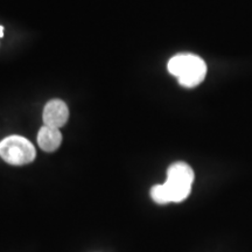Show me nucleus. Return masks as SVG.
<instances>
[{"label": "nucleus", "instance_id": "4", "mask_svg": "<svg viewBox=\"0 0 252 252\" xmlns=\"http://www.w3.org/2000/svg\"><path fill=\"white\" fill-rule=\"evenodd\" d=\"M43 123L49 127L60 128L65 124L69 118L67 104L60 99H52L43 109Z\"/></svg>", "mask_w": 252, "mask_h": 252}, {"label": "nucleus", "instance_id": "5", "mask_svg": "<svg viewBox=\"0 0 252 252\" xmlns=\"http://www.w3.org/2000/svg\"><path fill=\"white\" fill-rule=\"evenodd\" d=\"M62 143V134L59 128L43 125L37 133V144L46 152H54Z\"/></svg>", "mask_w": 252, "mask_h": 252}, {"label": "nucleus", "instance_id": "2", "mask_svg": "<svg viewBox=\"0 0 252 252\" xmlns=\"http://www.w3.org/2000/svg\"><path fill=\"white\" fill-rule=\"evenodd\" d=\"M169 74L178 77L179 83L185 88H195L202 83L207 75V64L200 56L188 53L178 54L167 64Z\"/></svg>", "mask_w": 252, "mask_h": 252}, {"label": "nucleus", "instance_id": "3", "mask_svg": "<svg viewBox=\"0 0 252 252\" xmlns=\"http://www.w3.org/2000/svg\"><path fill=\"white\" fill-rule=\"evenodd\" d=\"M0 157L9 165L23 166L35 159L36 151L33 144L20 135H9L0 141Z\"/></svg>", "mask_w": 252, "mask_h": 252}, {"label": "nucleus", "instance_id": "1", "mask_svg": "<svg viewBox=\"0 0 252 252\" xmlns=\"http://www.w3.org/2000/svg\"><path fill=\"white\" fill-rule=\"evenodd\" d=\"M194 179V171L188 163L182 161L172 163L167 169L165 184L153 186L151 197L158 204L182 202L190 194Z\"/></svg>", "mask_w": 252, "mask_h": 252}, {"label": "nucleus", "instance_id": "6", "mask_svg": "<svg viewBox=\"0 0 252 252\" xmlns=\"http://www.w3.org/2000/svg\"><path fill=\"white\" fill-rule=\"evenodd\" d=\"M4 36V27L0 26V37Z\"/></svg>", "mask_w": 252, "mask_h": 252}]
</instances>
